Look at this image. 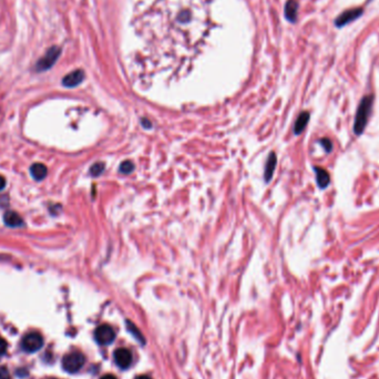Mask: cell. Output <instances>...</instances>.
<instances>
[{
  "mask_svg": "<svg viewBox=\"0 0 379 379\" xmlns=\"http://www.w3.org/2000/svg\"><path fill=\"white\" fill-rule=\"evenodd\" d=\"M212 29L209 0H157L135 20L144 51L154 59H191Z\"/></svg>",
  "mask_w": 379,
  "mask_h": 379,
  "instance_id": "cell-1",
  "label": "cell"
},
{
  "mask_svg": "<svg viewBox=\"0 0 379 379\" xmlns=\"http://www.w3.org/2000/svg\"><path fill=\"white\" fill-rule=\"evenodd\" d=\"M373 104L374 94L365 95L359 103L354 122V132L357 136L362 134L365 131V127H366L368 123V119L371 117Z\"/></svg>",
  "mask_w": 379,
  "mask_h": 379,
  "instance_id": "cell-2",
  "label": "cell"
},
{
  "mask_svg": "<svg viewBox=\"0 0 379 379\" xmlns=\"http://www.w3.org/2000/svg\"><path fill=\"white\" fill-rule=\"evenodd\" d=\"M61 54V49L57 47V45H52L51 48H49L47 50V52L44 53V56L42 58H40L38 62L36 63L35 69L37 72H42V71H47L51 68L56 61L58 60V58L60 57Z\"/></svg>",
  "mask_w": 379,
  "mask_h": 379,
  "instance_id": "cell-3",
  "label": "cell"
},
{
  "mask_svg": "<svg viewBox=\"0 0 379 379\" xmlns=\"http://www.w3.org/2000/svg\"><path fill=\"white\" fill-rule=\"evenodd\" d=\"M84 362L85 358L84 354H81L80 351H72L62 358V367L66 372L74 374L84 367Z\"/></svg>",
  "mask_w": 379,
  "mask_h": 379,
  "instance_id": "cell-4",
  "label": "cell"
},
{
  "mask_svg": "<svg viewBox=\"0 0 379 379\" xmlns=\"http://www.w3.org/2000/svg\"><path fill=\"white\" fill-rule=\"evenodd\" d=\"M43 345V338L38 332H30L24 336L21 340V346L24 350L28 353H35L39 350Z\"/></svg>",
  "mask_w": 379,
  "mask_h": 379,
  "instance_id": "cell-5",
  "label": "cell"
},
{
  "mask_svg": "<svg viewBox=\"0 0 379 379\" xmlns=\"http://www.w3.org/2000/svg\"><path fill=\"white\" fill-rule=\"evenodd\" d=\"M94 338L99 345H110L116 338V332L110 325L103 324V325L97 327V330L94 331Z\"/></svg>",
  "mask_w": 379,
  "mask_h": 379,
  "instance_id": "cell-6",
  "label": "cell"
},
{
  "mask_svg": "<svg viewBox=\"0 0 379 379\" xmlns=\"http://www.w3.org/2000/svg\"><path fill=\"white\" fill-rule=\"evenodd\" d=\"M363 13H364L363 8L348 9V10L344 11L342 13H340L338 17H337V19L335 20V26L338 27V28H341V27L348 25L349 22L358 19V18L362 16Z\"/></svg>",
  "mask_w": 379,
  "mask_h": 379,
  "instance_id": "cell-7",
  "label": "cell"
},
{
  "mask_svg": "<svg viewBox=\"0 0 379 379\" xmlns=\"http://www.w3.org/2000/svg\"><path fill=\"white\" fill-rule=\"evenodd\" d=\"M132 354L129 349L119 348L114 351V362L121 369H126L132 364Z\"/></svg>",
  "mask_w": 379,
  "mask_h": 379,
  "instance_id": "cell-8",
  "label": "cell"
},
{
  "mask_svg": "<svg viewBox=\"0 0 379 379\" xmlns=\"http://www.w3.org/2000/svg\"><path fill=\"white\" fill-rule=\"evenodd\" d=\"M84 79V72L78 69L70 72L69 75H67L62 79V84L67 86V88H75V86L79 85Z\"/></svg>",
  "mask_w": 379,
  "mask_h": 379,
  "instance_id": "cell-9",
  "label": "cell"
},
{
  "mask_svg": "<svg viewBox=\"0 0 379 379\" xmlns=\"http://www.w3.org/2000/svg\"><path fill=\"white\" fill-rule=\"evenodd\" d=\"M3 222L9 227H21L25 224L24 220H22L19 214L13 211H8L4 213Z\"/></svg>",
  "mask_w": 379,
  "mask_h": 379,
  "instance_id": "cell-10",
  "label": "cell"
},
{
  "mask_svg": "<svg viewBox=\"0 0 379 379\" xmlns=\"http://www.w3.org/2000/svg\"><path fill=\"white\" fill-rule=\"evenodd\" d=\"M315 174H316V181H317V185L319 186V189L324 190L330 185L331 176H330V173H328L325 168L316 167L315 168Z\"/></svg>",
  "mask_w": 379,
  "mask_h": 379,
  "instance_id": "cell-11",
  "label": "cell"
},
{
  "mask_svg": "<svg viewBox=\"0 0 379 379\" xmlns=\"http://www.w3.org/2000/svg\"><path fill=\"white\" fill-rule=\"evenodd\" d=\"M30 173L36 181H41L47 176V167L42 163H35L30 168Z\"/></svg>",
  "mask_w": 379,
  "mask_h": 379,
  "instance_id": "cell-12",
  "label": "cell"
},
{
  "mask_svg": "<svg viewBox=\"0 0 379 379\" xmlns=\"http://www.w3.org/2000/svg\"><path fill=\"white\" fill-rule=\"evenodd\" d=\"M309 117H310V114L307 111H304L299 114L297 120H296V122H295V126H294V133L296 135L300 134L305 130V127H306V126H307V123L309 121Z\"/></svg>",
  "mask_w": 379,
  "mask_h": 379,
  "instance_id": "cell-13",
  "label": "cell"
},
{
  "mask_svg": "<svg viewBox=\"0 0 379 379\" xmlns=\"http://www.w3.org/2000/svg\"><path fill=\"white\" fill-rule=\"evenodd\" d=\"M297 10H298V3L296 0H289L286 2L285 6V16L290 21L294 22L297 17Z\"/></svg>",
  "mask_w": 379,
  "mask_h": 379,
  "instance_id": "cell-14",
  "label": "cell"
},
{
  "mask_svg": "<svg viewBox=\"0 0 379 379\" xmlns=\"http://www.w3.org/2000/svg\"><path fill=\"white\" fill-rule=\"evenodd\" d=\"M276 162H277V158L274 152L269 154V157L267 159L266 162V167H265V181L269 182L272 179V176L274 174V170L276 168Z\"/></svg>",
  "mask_w": 379,
  "mask_h": 379,
  "instance_id": "cell-15",
  "label": "cell"
},
{
  "mask_svg": "<svg viewBox=\"0 0 379 379\" xmlns=\"http://www.w3.org/2000/svg\"><path fill=\"white\" fill-rule=\"evenodd\" d=\"M104 168H106V166H104V163H102V162L94 163L93 166L90 168V174L92 175V176H94V177H97V176L102 174L103 171H104Z\"/></svg>",
  "mask_w": 379,
  "mask_h": 379,
  "instance_id": "cell-16",
  "label": "cell"
},
{
  "mask_svg": "<svg viewBox=\"0 0 379 379\" xmlns=\"http://www.w3.org/2000/svg\"><path fill=\"white\" fill-rule=\"evenodd\" d=\"M133 170H134V166L133 163L130 161H125L120 166V172L123 173V174H129V173H131Z\"/></svg>",
  "mask_w": 379,
  "mask_h": 379,
  "instance_id": "cell-17",
  "label": "cell"
},
{
  "mask_svg": "<svg viewBox=\"0 0 379 379\" xmlns=\"http://www.w3.org/2000/svg\"><path fill=\"white\" fill-rule=\"evenodd\" d=\"M126 325L129 326V331H130L131 333H133V335H134L135 338L138 339V340H140V341L142 342V344H143V342H144V339H143L142 335L140 334V332L138 331V328H136V327H135V326L133 325V324H132L131 322H126Z\"/></svg>",
  "mask_w": 379,
  "mask_h": 379,
  "instance_id": "cell-18",
  "label": "cell"
},
{
  "mask_svg": "<svg viewBox=\"0 0 379 379\" xmlns=\"http://www.w3.org/2000/svg\"><path fill=\"white\" fill-rule=\"evenodd\" d=\"M322 144V147L324 148V150H325L326 153H331L333 151V143L332 141L328 139V138H324L322 139L321 141H319Z\"/></svg>",
  "mask_w": 379,
  "mask_h": 379,
  "instance_id": "cell-19",
  "label": "cell"
},
{
  "mask_svg": "<svg viewBox=\"0 0 379 379\" xmlns=\"http://www.w3.org/2000/svg\"><path fill=\"white\" fill-rule=\"evenodd\" d=\"M0 379H11L10 373H9L7 367L0 366Z\"/></svg>",
  "mask_w": 379,
  "mask_h": 379,
  "instance_id": "cell-20",
  "label": "cell"
},
{
  "mask_svg": "<svg viewBox=\"0 0 379 379\" xmlns=\"http://www.w3.org/2000/svg\"><path fill=\"white\" fill-rule=\"evenodd\" d=\"M7 346H8L7 341L4 340V339L2 338V337H0V355H2V354L6 353Z\"/></svg>",
  "mask_w": 379,
  "mask_h": 379,
  "instance_id": "cell-21",
  "label": "cell"
},
{
  "mask_svg": "<svg viewBox=\"0 0 379 379\" xmlns=\"http://www.w3.org/2000/svg\"><path fill=\"white\" fill-rule=\"evenodd\" d=\"M4 188H6V180H4V177L0 175V191L3 190Z\"/></svg>",
  "mask_w": 379,
  "mask_h": 379,
  "instance_id": "cell-22",
  "label": "cell"
},
{
  "mask_svg": "<svg viewBox=\"0 0 379 379\" xmlns=\"http://www.w3.org/2000/svg\"><path fill=\"white\" fill-rule=\"evenodd\" d=\"M142 125H143V126L148 127V129H149V127H151V122H150L149 120H147V119H143Z\"/></svg>",
  "mask_w": 379,
  "mask_h": 379,
  "instance_id": "cell-23",
  "label": "cell"
},
{
  "mask_svg": "<svg viewBox=\"0 0 379 379\" xmlns=\"http://www.w3.org/2000/svg\"><path fill=\"white\" fill-rule=\"evenodd\" d=\"M100 379H117V377L114 375H111V374H107V375L102 376Z\"/></svg>",
  "mask_w": 379,
  "mask_h": 379,
  "instance_id": "cell-24",
  "label": "cell"
},
{
  "mask_svg": "<svg viewBox=\"0 0 379 379\" xmlns=\"http://www.w3.org/2000/svg\"><path fill=\"white\" fill-rule=\"evenodd\" d=\"M135 379H152V378H151V377H149V376H145V375H141V376L136 377Z\"/></svg>",
  "mask_w": 379,
  "mask_h": 379,
  "instance_id": "cell-25",
  "label": "cell"
},
{
  "mask_svg": "<svg viewBox=\"0 0 379 379\" xmlns=\"http://www.w3.org/2000/svg\"><path fill=\"white\" fill-rule=\"evenodd\" d=\"M53 379H56V378H53Z\"/></svg>",
  "mask_w": 379,
  "mask_h": 379,
  "instance_id": "cell-26",
  "label": "cell"
}]
</instances>
